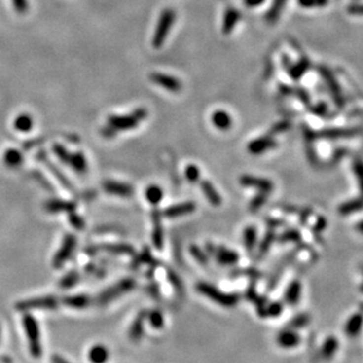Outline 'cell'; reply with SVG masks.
Masks as SVG:
<instances>
[{"mask_svg": "<svg viewBox=\"0 0 363 363\" xmlns=\"http://www.w3.org/2000/svg\"><path fill=\"white\" fill-rule=\"evenodd\" d=\"M147 111L144 108L136 109L134 112L126 114V116H116L112 114L108 118L107 125L110 126L116 134L119 131H128V130L136 129L143 120L146 119Z\"/></svg>", "mask_w": 363, "mask_h": 363, "instance_id": "cell-1", "label": "cell"}, {"mask_svg": "<svg viewBox=\"0 0 363 363\" xmlns=\"http://www.w3.org/2000/svg\"><path fill=\"white\" fill-rule=\"evenodd\" d=\"M196 290L201 295L205 296L211 301H214L216 304L222 305L225 308H231L235 307L237 304L238 295L236 294H229V292H224L222 290L214 286V284L208 283V282H198L196 284Z\"/></svg>", "mask_w": 363, "mask_h": 363, "instance_id": "cell-2", "label": "cell"}, {"mask_svg": "<svg viewBox=\"0 0 363 363\" xmlns=\"http://www.w3.org/2000/svg\"><path fill=\"white\" fill-rule=\"evenodd\" d=\"M53 153L56 155L60 162H63L64 164L69 165L70 168L73 169L74 172L77 174H85L87 170V160L86 157L83 153L79 152H70L65 146L60 144H54L52 146Z\"/></svg>", "mask_w": 363, "mask_h": 363, "instance_id": "cell-3", "label": "cell"}, {"mask_svg": "<svg viewBox=\"0 0 363 363\" xmlns=\"http://www.w3.org/2000/svg\"><path fill=\"white\" fill-rule=\"evenodd\" d=\"M136 286H137V283H136L134 278H123V280L118 281L117 283L109 287L108 289L103 290L101 294L98 295V297H97V303L99 305H107L110 302H112L113 299H117L120 296L128 294L129 291L136 288Z\"/></svg>", "mask_w": 363, "mask_h": 363, "instance_id": "cell-4", "label": "cell"}, {"mask_svg": "<svg viewBox=\"0 0 363 363\" xmlns=\"http://www.w3.org/2000/svg\"><path fill=\"white\" fill-rule=\"evenodd\" d=\"M23 326L27 340H29L30 353H31L33 358H40L41 353H43V348H41L40 330H39L37 320L32 315H30V314H26L23 317Z\"/></svg>", "mask_w": 363, "mask_h": 363, "instance_id": "cell-5", "label": "cell"}, {"mask_svg": "<svg viewBox=\"0 0 363 363\" xmlns=\"http://www.w3.org/2000/svg\"><path fill=\"white\" fill-rule=\"evenodd\" d=\"M176 20V12L172 8H165L160 13L158 23H157L155 35L152 37V45L155 48L162 47L165 43V39L170 32L171 27L174 26Z\"/></svg>", "mask_w": 363, "mask_h": 363, "instance_id": "cell-6", "label": "cell"}, {"mask_svg": "<svg viewBox=\"0 0 363 363\" xmlns=\"http://www.w3.org/2000/svg\"><path fill=\"white\" fill-rule=\"evenodd\" d=\"M75 243H77V240H75L74 235L72 234L65 235L62 246H60L59 250L57 251L52 259V265L54 269L63 268V265L69 261L70 257H71L72 253H73L74 250Z\"/></svg>", "mask_w": 363, "mask_h": 363, "instance_id": "cell-7", "label": "cell"}, {"mask_svg": "<svg viewBox=\"0 0 363 363\" xmlns=\"http://www.w3.org/2000/svg\"><path fill=\"white\" fill-rule=\"evenodd\" d=\"M58 304V299L54 296H41V297H33L19 302L17 304V309L23 311L31 309H56Z\"/></svg>", "mask_w": 363, "mask_h": 363, "instance_id": "cell-8", "label": "cell"}, {"mask_svg": "<svg viewBox=\"0 0 363 363\" xmlns=\"http://www.w3.org/2000/svg\"><path fill=\"white\" fill-rule=\"evenodd\" d=\"M207 249L222 265H234L240 261V255L237 253L226 249L224 247H215L213 244H207Z\"/></svg>", "mask_w": 363, "mask_h": 363, "instance_id": "cell-9", "label": "cell"}, {"mask_svg": "<svg viewBox=\"0 0 363 363\" xmlns=\"http://www.w3.org/2000/svg\"><path fill=\"white\" fill-rule=\"evenodd\" d=\"M150 80L170 92H180L182 90V81L174 75L162 73V72H153L150 74Z\"/></svg>", "mask_w": 363, "mask_h": 363, "instance_id": "cell-10", "label": "cell"}, {"mask_svg": "<svg viewBox=\"0 0 363 363\" xmlns=\"http://www.w3.org/2000/svg\"><path fill=\"white\" fill-rule=\"evenodd\" d=\"M103 190L110 195L119 196V197H130L134 193V187L130 184L112 180H108L103 183Z\"/></svg>", "mask_w": 363, "mask_h": 363, "instance_id": "cell-11", "label": "cell"}, {"mask_svg": "<svg viewBox=\"0 0 363 363\" xmlns=\"http://www.w3.org/2000/svg\"><path fill=\"white\" fill-rule=\"evenodd\" d=\"M195 210L196 204L193 202H182V203L170 205V207L164 209L162 215L166 218H177V217L192 214Z\"/></svg>", "mask_w": 363, "mask_h": 363, "instance_id": "cell-12", "label": "cell"}, {"mask_svg": "<svg viewBox=\"0 0 363 363\" xmlns=\"http://www.w3.org/2000/svg\"><path fill=\"white\" fill-rule=\"evenodd\" d=\"M87 250H92L93 253L97 251H107V253L114 254V255H135L134 247L129 246V244L124 243H107V244H99V246H93L89 248Z\"/></svg>", "mask_w": 363, "mask_h": 363, "instance_id": "cell-13", "label": "cell"}, {"mask_svg": "<svg viewBox=\"0 0 363 363\" xmlns=\"http://www.w3.org/2000/svg\"><path fill=\"white\" fill-rule=\"evenodd\" d=\"M152 243L155 246L156 249L160 250L164 244V230H163V224H162V213L159 210L152 211Z\"/></svg>", "mask_w": 363, "mask_h": 363, "instance_id": "cell-14", "label": "cell"}, {"mask_svg": "<svg viewBox=\"0 0 363 363\" xmlns=\"http://www.w3.org/2000/svg\"><path fill=\"white\" fill-rule=\"evenodd\" d=\"M146 310H142L141 313L136 316V319L132 322L129 330V337L132 342H139L142 337L144 336V323L146 320Z\"/></svg>", "mask_w": 363, "mask_h": 363, "instance_id": "cell-15", "label": "cell"}, {"mask_svg": "<svg viewBox=\"0 0 363 363\" xmlns=\"http://www.w3.org/2000/svg\"><path fill=\"white\" fill-rule=\"evenodd\" d=\"M37 158H38L39 160H40V162L43 163V164H44L45 166H46L47 169H50V171L52 172V174L54 175V176H56L57 178H58V181L60 182V184H62V185L65 187V189H68L70 192L74 193V191H73V186H72V184L70 183L68 178H66V177L64 176V175L62 174V172H60L59 169H57V166H56V165H53L52 163H51L50 160L47 159L46 155H45V153L43 152V151H41V152H39V153H38V155H37Z\"/></svg>", "mask_w": 363, "mask_h": 363, "instance_id": "cell-16", "label": "cell"}, {"mask_svg": "<svg viewBox=\"0 0 363 363\" xmlns=\"http://www.w3.org/2000/svg\"><path fill=\"white\" fill-rule=\"evenodd\" d=\"M45 210L51 214L58 213H72L75 210V203L71 201H63V199H51L45 203Z\"/></svg>", "mask_w": 363, "mask_h": 363, "instance_id": "cell-17", "label": "cell"}, {"mask_svg": "<svg viewBox=\"0 0 363 363\" xmlns=\"http://www.w3.org/2000/svg\"><path fill=\"white\" fill-rule=\"evenodd\" d=\"M299 342H301V337L292 329L282 330L277 335V343L282 348H286V349H291V348L297 347Z\"/></svg>", "mask_w": 363, "mask_h": 363, "instance_id": "cell-18", "label": "cell"}, {"mask_svg": "<svg viewBox=\"0 0 363 363\" xmlns=\"http://www.w3.org/2000/svg\"><path fill=\"white\" fill-rule=\"evenodd\" d=\"M241 19V12L236 8L230 7L225 11L224 18H223V25H222V31L224 35H229L232 32V30L235 29V26L237 25L238 22Z\"/></svg>", "mask_w": 363, "mask_h": 363, "instance_id": "cell-19", "label": "cell"}, {"mask_svg": "<svg viewBox=\"0 0 363 363\" xmlns=\"http://www.w3.org/2000/svg\"><path fill=\"white\" fill-rule=\"evenodd\" d=\"M211 122H213L215 128L220 130V131H226V130L231 129L232 126V118L224 110L215 111L211 116Z\"/></svg>", "mask_w": 363, "mask_h": 363, "instance_id": "cell-20", "label": "cell"}, {"mask_svg": "<svg viewBox=\"0 0 363 363\" xmlns=\"http://www.w3.org/2000/svg\"><path fill=\"white\" fill-rule=\"evenodd\" d=\"M2 160H4L5 165L7 168L16 169L19 168L20 165H23L24 163V155L23 152H20L18 149L14 147H8L5 150L4 155H2Z\"/></svg>", "mask_w": 363, "mask_h": 363, "instance_id": "cell-21", "label": "cell"}, {"mask_svg": "<svg viewBox=\"0 0 363 363\" xmlns=\"http://www.w3.org/2000/svg\"><path fill=\"white\" fill-rule=\"evenodd\" d=\"M201 189H202V191H203L205 197H207L208 202L211 205H214V207H218V205L222 204V197H220V195L216 190V187L211 184V182L202 181Z\"/></svg>", "mask_w": 363, "mask_h": 363, "instance_id": "cell-22", "label": "cell"}, {"mask_svg": "<svg viewBox=\"0 0 363 363\" xmlns=\"http://www.w3.org/2000/svg\"><path fill=\"white\" fill-rule=\"evenodd\" d=\"M363 327V315L361 314H354L348 319L344 330L349 337H356L361 332Z\"/></svg>", "mask_w": 363, "mask_h": 363, "instance_id": "cell-23", "label": "cell"}, {"mask_svg": "<svg viewBox=\"0 0 363 363\" xmlns=\"http://www.w3.org/2000/svg\"><path fill=\"white\" fill-rule=\"evenodd\" d=\"M87 356H89L91 363H107L110 353H109L108 348L103 344H96V346L91 347Z\"/></svg>", "mask_w": 363, "mask_h": 363, "instance_id": "cell-24", "label": "cell"}, {"mask_svg": "<svg viewBox=\"0 0 363 363\" xmlns=\"http://www.w3.org/2000/svg\"><path fill=\"white\" fill-rule=\"evenodd\" d=\"M62 303L74 309H83L90 304V297L86 295H72L62 298Z\"/></svg>", "mask_w": 363, "mask_h": 363, "instance_id": "cell-25", "label": "cell"}, {"mask_svg": "<svg viewBox=\"0 0 363 363\" xmlns=\"http://www.w3.org/2000/svg\"><path fill=\"white\" fill-rule=\"evenodd\" d=\"M13 126L18 132L26 134V132H30L33 129V118L31 114L26 112L18 114L13 120Z\"/></svg>", "mask_w": 363, "mask_h": 363, "instance_id": "cell-26", "label": "cell"}, {"mask_svg": "<svg viewBox=\"0 0 363 363\" xmlns=\"http://www.w3.org/2000/svg\"><path fill=\"white\" fill-rule=\"evenodd\" d=\"M241 184L244 186H250V187H257L261 191H269L271 189V183H269L267 180H262V178H257L254 176H246L241 177Z\"/></svg>", "mask_w": 363, "mask_h": 363, "instance_id": "cell-27", "label": "cell"}, {"mask_svg": "<svg viewBox=\"0 0 363 363\" xmlns=\"http://www.w3.org/2000/svg\"><path fill=\"white\" fill-rule=\"evenodd\" d=\"M272 146H274V142H272L270 138L261 137L251 142L249 146H248V150H249L253 155H259V153H263L264 151L269 150Z\"/></svg>", "mask_w": 363, "mask_h": 363, "instance_id": "cell-28", "label": "cell"}, {"mask_svg": "<svg viewBox=\"0 0 363 363\" xmlns=\"http://www.w3.org/2000/svg\"><path fill=\"white\" fill-rule=\"evenodd\" d=\"M338 349V341L336 337L331 336L328 337L325 341V343L322 344L320 350V356L323 360H329L335 355Z\"/></svg>", "mask_w": 363, "mask_h": 363, "instance_id": "cell-29", "label": "cell"}, {"mask_svg": "<svg viewBox=\"0 0 363 363\" xmlns=\"http://www.w3.org/2000/svg\"><path fill=\"white\" fill-rule=\"evenodd\" d=\"M163 196H164V192H163L162 187L156 185V184H151L145 190V197H146L147 202L152 205H157L160 203V201L163 199Z\"/></svg>", "mask_w": 363, "mask_h": 363, "instance_id": "cell-30", "label": "cell"}, {"mask_svg": "<svg viewBox=\"0 0 363 363\" xmlns=\"http://www.w3.org/2000/svg\"><path fill=\"white\" fill-rule=\"evenodd\" d=\"M301 291H302V287H301V284H299V282H297V281L292 282L286 291V301L291 305L297 304L299 298H301Z\"/></svg>", "mask_w": 363, "mask_h": 363, "instance_id": "cell-31", "label": "cell"}, {"mask_svg": "<svg viewBox=\"0 0 363 363\" xmlns=\"http://www.w3.org/2000/svg\"><path fill=\"white\" fill-rule=\"evenodd\" d=\"M79 280H80L79 272L72 270V271L68 272V274H66L65 276L62 278V280H60L59 287L62 289H70L79 282Z\"/></svg>", "mask_w": 363, "mask_h": 363, "instance_id": "cell-32", "label": "cell"}, {"mask_svg": "<svg viewBox=\"0 0 363 363\" xmlns=\"http://www.w3.org/2000/svg\"><path fill=\"white\" fill-rule=\"evenodd\" d=\"M146 320L149 325L155 329H162L164 327V316L159 310H151L146 314Z\"/></svg>", "mask_w": 363, "mask_h": 363, "instance_id": "cell-33", "label": "cell"}, {"mask_svg": "<svg viewBox=\"0 0 363 363\" xmlns=\"http://www.w3.org/2000/svg\"><path fill=\"white\" fill-rule=\"evenodd\" d=\"M257 240V231L254 226H248V228L244 230V234H243V242H244V246L248 250H253L254 247H255Z\"/></svg>", "mask_w": 363, "mask_h": 363, "instance_id": "cell-34", "label": "cell"}, {"mask_svg": "<svg viewBox=\"0 0 363 363\" xmlns=\"http://www.w3.org/2000/svg\"><path fill=\"white\" fill-rule=\"evenodd\" d=\"M287 0H274L272 2L270 10H269L267 14V19L269 22H275L277 19V17L280 16V13L282 12V8L286 6Z\"/></svg>", "mask_w": 363, "mask_h": 363, "instance_id": "cell-35", "label": "cell"}, {"mask_svg": "<svg viewBox=\"0 0 363 363\" xmlns=\"http://www.w3.org/2000/svg\"><path fill=\"white\" fill-rule=\"evenodd\" d=\"M184 174H185V178L187 180V182H190V183H197V182H199V180H201V170H199L198 166L195 164L187 165Z\"/></svg>", "mask_w": 363, "mask_h": 363, "instance_id": "cell-36", "label": "cell"}, {"mask_svg": "<svg viewBox=\"0 0 363 363\" xmlns=\"http://www.w3.org/2000/svg\"><path fill=\"white\" fill-rule=\"evenodd\" d=\"M190 253H191L192 257L196 259V261H197L199 263V264L205 265L208 263V255H207V253H205L204 250H202L199 247H197V246H191V247H190Z\"/></svg>", "mask_w": 363, "mask_h": 363, "instance_id": "cell-37", "label": "cell"}, {"mask_svg": "<svg viewBox=\"0 0 363 363\" xmlns=\"http://www.w3.org/2000/svg\"><path fill=\"white\" fill-rule=\"evenodd\" d=\"M297 1L302 7L313 8V7H323V6L328 5L329 0H297Z\"/></svg>", "mask_w": 363, "mask_h": 363, "instance_id": "cell-38", "label": "cell"}, {"mask_svg": "<svg viewBox=\"0 0 363 363\" xmlns=\"http://www.w3.org/2000/svg\"><path fill=\"white\" fill-rule=\"evenodd\" d=\"M69 220H70V223H71V225L77 230H83L84 226H85V222H84V219L81 218L79 215L75 214L74 211H72V213L69 214Z\"/></svg>", "mask_w": 363, "mask_h": 363, "instance_id": "cell-39", "label": "cell"}, {"mask_svg": "<svg viewBox=\"0 0 363 363\" xmlns=\"http://www.w3.org/2000/svg\"><path fill=\"white\" fill-rule=\"evenodd\" d=\"M12 5H13L14 10H16L17 13H19V14H25L27 10H29L27 0H12Z\"/></svg>", "mask_w": 363, "mask_h": 363, "instance_id": "cell-40", "label": "cell"}, {"mask_svg": "<svg viewBox=\"0 0 363 363\" xmlns=\"http://www.w3.org/2000/svg\"><path fill=\"white\" fill-rule=\"evenodd\" d=\"M282 311V305H281L278 302H275V303H271L268 307V314L271 316H278Z\"/></svg>", "mask_w": 363, "mask_h": 363, "instance_id": "cell-41", "label": "cell"}, {"mask_svg": "<svg viewBox=\"0 0 363 363\" xmlns=\"http://www.w3.org/2000/svg\"><path fill=\"white\" fill-rule=\"evenodd\" d=\"M349 13L355 14V16H363V5H352L348 8Z\"/></svg>", "mask_w": 363, "mask_h": 363, "instance_id": "cell-42", "label": "cell"}, {"mask_svg": "<svg viewBox=\"0 0 363 363\" xmlns=\"http://www.w3.org/2000/svg\"><path fill=\"white\" fill-rule=\"evenodd\" d=\"M295 321H296V322L292 323V326H294V327H303L308 323V317L307 316H298Z\"/></svg>", "mask_w": 363, "mask_h": 363, "instance_id": "cell-43", "label": "cell"}, {"mask_svg": "<svg viewBox=\"0 0 363 363\" xmlns=\"http://www.w3.org/2000/svg\"><path fill=\"white\" fill-rule=\"evenodd\" d=\"M264 2V0H244V4L248 7H257V6L262 5Z\"/></svg>", "mask_w": 363, "mask_h": 363, "instance_id": "cell-44", "label": "cell"}, {"mask_svg": "<svg viewBox=\"0 0 363 363\" xmlns=\"http://www.w3.org/2000/svg\"><path fill=\"white\" fill-rule=\"evenodd\" d=\"M52 363H70L66 361L64 358H62L60 355H53L52 356Z\"/></svg>", "mask_w": 363, "mask_h": 363, "instance_id": "cell-45", "label": "cell"}, {"mask_svg": "<svg viewBox=\"0 0 363 363\" xmlns=\"http://www.w3.org/2000/svg\"><path fill=\"white\" fill-rule=\"evenodd\" d=\"M37 177H38V178H40V180H41V181H45V180H44V177H43V176H41V175H40V174H39V175H37ZM43 183H44V186H45V187H46V189H48V190H50V191H51V190H52V186H51V185H50V184H48V183H47V182H43Z\"/></svg>", "mask_w": 363, "mask_h": 363, "instance_id": "cell-46", "label": "cell"}, {"mask_svg": "<svg viewBox=\"0 0 363 363\" xmlns=\"http://www.w3.org/2000/svg\"><path fill=\"white\" fill-rule=\"evenodd\" d=\"M358 230L360 232H362V234H363V220H362V222H360L358 224Z\"/></svg>", "mask_w": 363, "mask_h": 363, "instance_id": "cell-47", "label": "cell"}]
</instances>
